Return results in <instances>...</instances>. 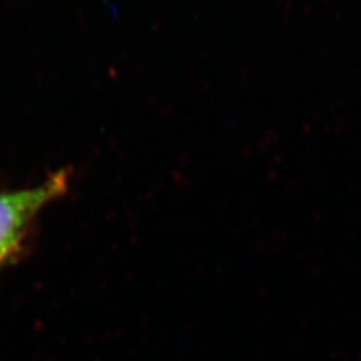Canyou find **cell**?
Segmentation results:
<instances>
[{"mask_svg":"<svg viewBox=\"0 0 361 361\" xmlns=\"http://www.w3.org/2000/svg\"><path fill=\"white\" fill-rule=\"evenodd\" d=\"M67 180L68 176L63 170L37 188L0 194V261L19 245L27 226L39 212L65 193Z\"/></svg>","mask_w":361,"mask_h":361,"instance_id":"obj_1","label":"cell"}]
</instances>
